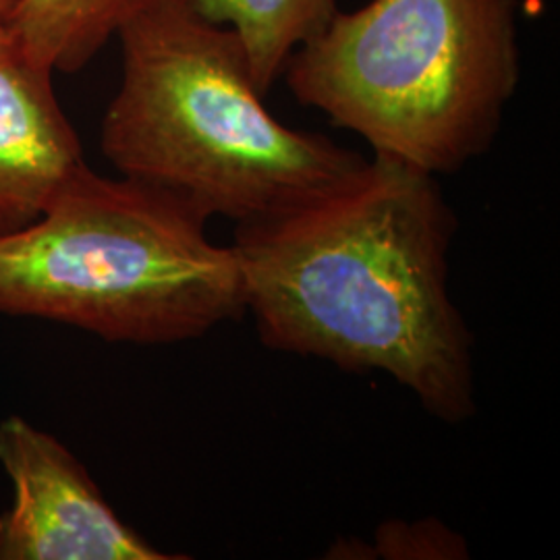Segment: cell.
Here are the masks:
<instances>
[{
  "label": "cell",
  "mask_w": 560,
  "mask_h": 560,
  "mask_svg": "<svg viewBox=\"0 0 560 560\" xmlns=\"http://www.w3.org/2000/svg\"><path fill=\"white\" fill-rule=\"evenodd\" d=\"M457 219L434 175L372 156L330 191L237 224L266 347L381 372L446 423L476 413L474 337L448 291Z\"/></svg>",
  "instance_id": "1"
},
{
  "label": "cell",
  "mask_w": 560,
  "mask_h": 560,
  "mask_svg": "<svg viewBox=\"0 0 560 560\" xmlns=\"http://www.w3.org/2000/svg\"><path fill=\"white\" fill-rule=\"evenodd\" d=\"M117 40L120 81L102 117V154L122 177L161 187L206 219H272L368 161L280 122L235 32L183 0H154Z\"/></svg>",
  "instance_id": "2"
},
{
  "label": "cell",
  "mask_w": 560,
  "mask_h": 560,
  "mask_svg": "<svg viewBox=\"0 0 560 560\" xmlns=\"http://www.w3.org/2000/svg\"><path fill=\"white\" fill-rule=\"evenodd\" d=\"M161 187L81 168L40 217L0 235V314L110 342L201 339L247 314L240 261Z\"/></svg>",
  "instance_id": "3"
},
{
  "label": "cell",
  "mask_w": 560,
  "mask_h": 560,
  "mask_svg": "<svg viewBox=\"0 0 560 560\" xmlns=\"http://www.w3.org/2000/svg\"><path fill=\"white\" fill-rule=\"evenodd\" d=\"M280 80L374 156L453 175L501 133L521 81L520 0H370L337 11Z\"/></svg>",
  "instance_id": "4"
},
{
  "label": "cell",
  "mask_w": 560,
  "mask_h": 560,
  "mask_svg": "<svg viewBox=\"0 0 560 560\" xmlns=\"http://www.w3.org/2000/svg\"><path fill=\"white\" fill-rule=\"evenodd\" d=\"M0 467L13 501L0 513V560H175L120 520L59 439L9 416L0 421Z\"/></svg>",
  "instance_id": "5"
},
{
  "label": "cell",
  "mask_w": 560,
  "mask_h": 560,
  "mask_svg": "<svg viewBox=\"0 0 560 560\" xmlns=\"http://www.w3.org/2000/svg\"><path fill=\"white\" fill-rule=\"evenodd\" d=\"M52 75L0 20V235L36 221L88 166Z\"/></svg>",
  "instance_id": "6"
},
{
  "label": "cell",
  "mask_w": 560,
  "mask_h": 560,
  "mask_svg": "<svg viewBox=\"0 0 560 560\" xmlns=\"http://www.w3.org/2000/svg\"><path fill=\"white\" fill-rule=\"evenodd\" d=\"M154 0H20L7 23L52 73H78Z\"/></svg>",
  "instance_id": "7"
},
{
  "label": "cell",
  "mask_w": 560,
  "mask_h": 560,
  "mask_svg": "<svg viewBox=\"0 0 560 560\" xmlns=\"http://www.w3.org/2000/svg\"><path fill=\"white\" fill-rule=\"evenodd\" d=\"M198 15L235 32L261 94L280 80L289 57L339 11L337 0H183Z\"/></svg>",
  "instance_id": "8"
},
{
  "label": "cell",
  "mask_w": 560,
  "mask_h": 560,
  "mask_svg": "<svg viewBox=\"0 0 560 560\" xmlns=\"http://www.w3.org/2000/svg\"><path fill=\"white\" fill-rule=\"evenodd\" d=\"M372 559L463 560L469 544L441 520H388L376 529L370 546Z\"/></svg>",
  "instance_id": "9"
},
{
  "label": "cell",
  "mask_w": 560,
  "mask_h": 560,
  "mask_svg": "<svg viewBox=\"0 0 560 560\" xmlns=\"http://www.w3.org/2000/svg\"><path fill=\"white\" fill-rule=\"evenodd\" d=\"M20 0H0V20H7Z\"/></svg>",
  "instance_id": "10"
}]
</instances>
